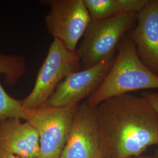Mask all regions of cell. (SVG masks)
<instances>
[{"label":"cell","instance_id":"obj_5","mask_svg":"<svg viewBox=\"0 0 158 158\" xmlns=\"http://www.w3.org/2000/svg\"><path fill=\"white\" fill-rule=\"evenodd\" d=\"M78 105L52 107L45 104L35 109H25L24 120L39 135L40 158H60Z\"/></svg>","mask_w":158,"mask_h":158},{"label":"cell","instance_id":"obj_12","mask_svg":"<svg viewBox=\"0 0 158 158\" xmlns=\"http://www.w3.org/2000/svg\"><path fill=\"white\" fill-rule=\"evenodd\" d=\"M91 20H102L123 14H138L149 0H83Z\"/></svg>","mask_w":158,"mask_h":158},{"label":"cell","instance_id":"obj_13","mask_svg":"<svg viewBox=\"0 0 158 158\" xmlns=\"http://www.w3.org/2000/svg\"><path fill=\"white\" fill-rule=\"evenodd\" d=\"M141 96L147 100L158 115V92L145 91L142 93Z\"/></svg>","mask_w":158,"mask_h":158},{"label":"cell","instance_id":"obj_15","mask_svg":"<svg viewBox=\"0 0 158 158\" xmlns=\"http://www.w3.org/2000/svg\"><path fill=\"white\" fill-rule=\"evenodd\" d=\"M132 158H155V156L154 157H151V156H138V157Z\"/></svg>","mask_w":158,"mask_h":158},{"label":"cell","instance_id":"obj_7","mask_svg":"<svg viewBox=\"0 0 158 158\" xmlns=\"http://www.w3.org/2000/svg\"><path fill=\"white\" fill-rule=\"evenodd\" d=\"M59 158H104L96 107L87 102L78 105Z\"/></svg>","mask_w":158,"mask_h":158},{"label":"cell","instance_id":"obj_8","mask_svg":"<svg viewBox=\"0 0 158 158\" xmlns=\"http://www.w3.org/2000/svg\"><path fill=\"white\" fill-rule=\"evenodd\" d=\"M114 59L70 74L58 85L46 105L66 107L78 104L81 100L90 97L101 85Z\"/></svg>","mask_w":158,"mask_h":158},{"label":"cell","instance_id":"obj_1","mask_svg":"<svg viewBox=\"0 0 158 158\" xmlns=\"http://www.w3.org/2000/svg\"><path fill=\"white\" fill-rule=\"evenodd\" d=\"M104 158L141 156L158 144V115L142 96L114 97L96 107Z\"/></svg>","mask_w":158,"mask_h":158},{"label":"cell","instance_id":"obj_4","mask_svg":"<svg viewBox=\"0 0 158 158\" xmlns=\"http://www.w3.org/2000/svg\"><path fill=\"white\" fill-rule=\"evenodd\" d=\"M81 61L77 51H70L56 39L49 48L40 68L34 88L22 100L25 109H35L45 105L57 87L70 74L80 70Z\"/></svg>","mask_w":158,"mask_h":158},{"label":"cell","instance_id":"obj_3","mask_svg":"<svg viewBox=\"0 0 158 158\" xmlns=\"http://www.w3.org/2000/svg\"><path fill=\"white\" fill-rule=\"evenodd\" d=\"M136 13L123 14L102 20H91L77 48L83 69L111 60L121 40L137 21Z\"/></svg>","mask_w":158,"mask_h":158},{"label":"cell","instance_id":"obj_2","mask_svg":"<svg viewBox=\"0 0 158 158\" xmlns=\"http://www.w3.org/2000/svg\"><path fill=\"white\" fill-rule=\"evenodd\" d=\"M152 89H158V76L142 62L135 44L126 35L105 78L87 102L91 107H97L114 97Z\"/></svg>","mask_w":158,"mask_h":158},{"label":"cell","instance_id":"obj_11","mask_svg":"<svg viewBox=\"0 0 158 158\" xmlns=\"http://www.w3.org/2000/svg\"><path fill=\"white\" fill-rule=\"evenodd\" d=\"M27 62L24 57L2 53L0 48V76L3 75L4 82L10 86L16 85L27 72ZM25 109L23 101L8 94L0 83V121L17 118L25 119Z\"/></svg>","mask_w":158,"mask_h":158},{"label":"cell","instance_id":"obj_14","mask_svg":"<svg viewBox=\"0 0 158 158\" xmlns=\"http://www.w3.org/2000/svg\"><path fill=\"white\" fill-rule=\"evenodd\" d=\"M0 158H23L0 149Z\"/></svg>","mask_w":158,"mask_h":158},{"label":"cell","instance_id":"obj_6","mask_svg":"<svg viewBox=\"0 0 158 158\" xmlns=\"http://www.w3.org/2000/svg\"><path fill=\"white\" fill-rule=\"evenodd\" d=\"M40 2L50 6L45 19L48 32L68 49L76 51L91 21L83 0H44Z\"/></svg>","mask_w":158,"mask_h":158},{"label":"cell","instance_id":"obj_16","mask_svg":"<svg viewBox=\"0 0 158 158\" xmlns=\"http://www.w3.org/2000/svg\"><path fill=\"white\" fill-rule=\"evenodd\" d=\"M157 147H158V148H157V149H156V151L155 152V158H158V145H157Z\"/></svg>","mask_w":158,"mask_h":158},{"label":"cell","instance_id":"obj_10","mask_svg":"<svg viewBox=\"0 0 158 158\" xmlns=\"http://www.w3.org/2000/svg\"><path fill=\"white\" fill-rule=\"evenodd\" d=\"M0 149L23 158H40L38 132L27 121L8 118L0 121Z\"/></svg>","mask_w":158,"mask_h":158},{"label":"cell","instance_id":"obj_9","mask_svg":"<svg viewBox=\"0 0 158 158\" xmlns=\"http://www.w3.org/2000/svg\"><path fill=\"white\" fill-rule=\"evenodd\" d=\"M137 24L127 36L142 62L158 76V0H149L137 15Z\"/></svg>","mask_w":158,"mask_h":158}]
</instances>
